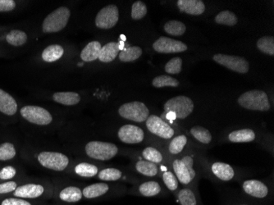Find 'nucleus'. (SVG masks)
I'll return each mask as SVG.
<instances>
[{
  "mask_svg": "<svg viewBox=\"0 0 274 205\" xmlns=\"http://www.w3.org/2000/svg\"><path fill=\"white\" fill-rule=\"evenodd\" d=\"M240 106L253 111H269L271 106L268 94L263 91L253 90L241 94L237 99Z\"/></svg>",
  "mask_w": 274,
  "mask_h": 205,
  "instance_id": "nucleus-1",
  "label": "nucleus"
},
{
  "mask_svg": "<svg viewBox=\"0 0 274 205\" xmlns=\"http://www.w3.org/2000/svg\"><path fill=\"white\" fill-rule=\"evenodd\" d=\"M164 108L167 114H173L174 118L185 119L192 114L195 106L189 97L179 95L169 99Z\"/></svg>",
  "mask_w": 274,
  "mask_h": 205,
  "instance_id": "nucleus-2",
  "label": "nucleus"
},
{
  "mask_svg": "<svg viewBox=\"0 0 274 205\" xmlns=\"http://www.w3.org/2000/svg\"><path fill=\"white\" fill-rule=\"evenodd\" d=\"M71 11L66 7H60L49 14L42 24V30L45 33H55L62 31L68 25L70 18Z\"/></svg>",
  "mask_w": 274,
  "mask_h": 205,
  "instance_id": "nucleus-3",
  "label": "nucleus"
},
{
  "mask_svg": "<svg viewBox=\"0 0 274 205\" xmlns=\"http://www.w3.org/2000/svg\"><path fill=\"white\" fill-rule=\"evenodd\" d=\"M85 150L89 157L100 161L112 159L119 153V149L116 144L97 140L89 142Z\"/></svg>",
  "mask_w": 274,
  "mask_h": 205,
  "instance_id": "nucleus-4",
  "label": "nucleus"
},
{
  "mask_svg": "<svg viewBox=\"0 0 274 205\" xmlns=\"http://www.w3.org/2000/svg\"><path fill=\"white\" fill-rule=\"evenodd\" d=\"M119 114L124 119L136 122H143L149 116V110L142 102L133 101L126 103L120 106Z\"/></svg>",
  "mask_w": 274,
  "mask_h": 205,
  "instance_id": "nucleus-5",
  "label": "nucleus"
},
{
  "mask_svg": "<svg viewBox=\"0 0 274 205\" xmlns=\"http://www.w3.org/2000/svg\"><path fill=\"white\" fill-rule=\"evenodd\" d=\"M20 114L24 119L33 124L46 126L53 121L50 113L42 107L34 105L23 107L21 109Z\"/></svg>",
  "mask_w": 274,
  "mask_h": 205,
  "instance_id": "nucleus-6",
  "label": "nucleus"
},
{
  "mask_svg": "<svg viewBox=\"0 0 274 205\" xmlns=\"http://www.w3.org/2000/svg\"><path fill=\"white\" fill-rule=\"evenodd\" d=\"M193 165L194 160L191 156H184L181 159L174 160L173 163L174 172L181 184L188 185L196 177Z\"/></svg>",
  "mask_w": 274,
  "mask_h": 205,
  "instance_id": "nucleus-7",
  "label": "nucleus"
},
{
  "mask_svg": "<svg viewBox=\"0 0 274 205\" xmlns=\"http://www.w3.org/2000/svg\"><path fill=\"white\" fill-rule=\"evenodd\" d=\"M214 62L238 73L246 74L249 71V64L242 57L218 53L213 57Z\"/></svg>",
  "mask_w": 274,
  "mask_h": 205,
  "instance_id": "nucleus-8",
  "label": "nucleus"
},
{
  "mask_svg": "<svg viewBox=\"0 0 274 205\" xmlns=\"http://www.w3.org/2000/svg\"><path fill=\"white\" fill-rule=\"evenodd\" d=\"M38 161L43 167L61 172L69 164V159L65 155L58 152H41L38 155Z\"/></svg>",
  "mask_w": 274,
  "mask_h": 205,
  "instance_id": "nucleus-9",
  "label": "nucleus"
},
{
  "mask_svg": "<svg viewBox=\"0 0 274 205\" xmlns=\"http://www.w3.org/2000/svg\"><path fill=\"white\" fill-rule=\"evenodd\" d=\"M119 8L116 5L110 4L102 8L96 18V25L100 29L108 30L119 23Z\"/></svg>",
  "mask_w": 274,
  "mask_h": 205,
  "instance_id": "nucleus-10",
  "label": "nucleus"
},
{
  "mask_svg": "<svg viewBox=\"0 0 274 205\" xmlns=\"http://www.w3.org/2000/svg\"><path fill=\"white\" fill-rule=\"evenodd\" d=\"M146 127L152 134L163 139H171L175 134L174 130L161 117L156 115H149L146 121Z\"/></svg>",
  "mask_w": 274,
  "mask_h": 205,
  "instance_id": "nucleus-11",
  "label": "nucleus"
},
{
  "mask_svg": "<svg viewBox=\"0 0 274 205\" xmlns=\"http://www.w3.org/2000/svg\"><path fill=\"white\" fill-rule=\"evenodd\" d=\"M153 48L160 53H181L187 50V46L181 41L161 36L153 44Z\"/></svg>",
  "mask_w": 274,
  "mask_h": 205,
  "instance_id": "nucleus-12",
  "label": "nucleus"
},
{
  "mask_svg": "<svg viewBox=\"0 0 274 205\" xmlns=\"http://www.w3.org/2000/svg\"><path fill=\"white\" fill-rule=\"evenodd\" d=\"M118 136L122 142L126 144H138L143 141L145 133L141 127L134 125H125L119 129Z\"/></svg>",
  "mask_w": 274,
  "mask_h": 205,
  "instance_id": "nucleus-13",
  "label": "nucleus"
},
{
  "mask_svg": "<svg viewBox=\"0 0 274 205\" xmlns=\"http://www.w3.org/2000/svg\"><path fill=\"white\" fill-rule=\"evenodd\" d=\"M177 7L182 13L189 15H201L205 11V5L201 0H178Z\"/></svg>",
  "mask_w": 274,
  "mask_h": 205,
  "instance_id": "nucleus-14",
  "label": "nucleus"
},
{
  "mask_svg": "<svg viewBox=\"0 0 274 205\" xmlns=\"http://www.w3.org/2000/svg\"><path fill=\"white\" fill-rule=\"evenodd\" d=\"M243 189L247 195L254 198L263 199L269 194V189L262 182L257 180L246 181L243 183Z\"/></svg>",
  "mask_w": 274,
  "mask_h": 205,
  "instance_id": "nucleus-15",
  "label": "nucleus"
},
{
  "mask_svg": "<svg viewBox=\"0 0 274 205\" xmlns=\"http://www.w3.org/2000/svg\"><path fill=\"white\" fill-rule=\"evenodd\" d=\"M18 111V104L11 94L0 89V112L3 114L13 116Z\"/></svg>",
  "mask_w": 274,
  "mask_h": 205,
  "instance_id": "nucleus-16",
  "label": "nucleus"
},
{
  "mask_svg": "<svg viewBox=\"0 0 274 205\" xmlns=\"http://www.w3.org/2000/svg\"><path fill=\"white\" fill-rule=\"evenodd\" d=\"M44 190L45 189L42 185L27 184L17 188L14 191V195L16 197L33 199L40 197L43 194Z\"/></svg>",
  "mask_w": 274,
  "mask_h": 205,
  "instance_id": "nucleus-17",
  "label": "nucleus"
},
{
  "mask_svg": "<svg viewBox=\"0 0 274 205\" xmlns=\"http://www.w3.org/2000/svg\"><path fill=\"white\" fill-rule=\"evenodd\" d=\"M120 46L117 42H109L101 48L99 60L102 63H111L119 54Z\"/></svg>",
  "mask_w": 274,
  "mask_h": 205,
  "instance_id": "nucleus-18",
  "label": "nucleus"
},
{
  "mask_svg": "<svg viewBox=\"0 0 274 205\" xmlns=\"http://www.w3.org/2000/svg\"><path fill=\"white\" fill-rule=\"evenodd\" d=\"M211 169L217 178L224 182L231 180L235 176L233 168L230 165L224 162H214V164L212 165Z\"/></svg>",
  "mask_w": 274,
  "mask_h": 205,
  "instance_id": "nucleus-19",
  "label": "nucleus"
},
{
  "mask_svg": "<svg viewBox=\"0 0 274 205\" xmlns=\"http://www.w3.org/2000/svg\"><path fill=\"white\" fill-rule=\"evenodd\" d=\"M53 100L66 106H73L79 104L81 96L75 92H56L53 94Z\"/></svg>",
  "mask_w": 274,
  "mask_h": 205,
  "instance_id": "nucleus-20",
  "label": "nucleus"
},
{
  "mask_svg": "<svg viewBox=\"0 0 274 205\" xmlns=\"http://www.w3.org/2000/svg\"><path fill=\"white\" fill-rule=\"evenodd\" d=\"M101 48L102 46L99 41L90 42L81 52V59L86 63H91L98 59Z\"/></svg>",
  "mask_w": 274,
  "mask_h": 205,
  "instance_id": "nucleus-21",
  "label": "nucleus"
},
{
  "mask_svg": "<svg viewBox=\"0 0 274 205\" xmlns=\"http://www.w3.org/2000/svg\"><path fill=\"white\" fill-rule=\"evenodd\" d=\"M255 133L251 129L237 130L231 132L228 139L232 143H248L255 139Z\"/></svg>",
  "mask_w": 274,
  "mask_h": 205,
  "instance_id": "nucleus-22",
  "label": "nucleus"
},
{
  "mask_svg": "<svg viewBox=\"0 0 274 205\" xmlns=\"http://www.w3.org/2000/svg\"><path fill=\"white\" fill-rule=\"evenodd\" d=\"M64 53V48L59 45H51L42 52V59L46 63L58 61Z\"/></svg>",
  "mask_w": 274,
  "mask_h": 205,
  "instance_id": "nucleus-23",
  "label": "nucleus"
},
{
  "mask_svg": "<svg viewBox=\"0 0 274 205\" xmlns=\"http://www.w3.org/2000/svg\"><path fill=\"white\" fill-rule=\"evenodd\" d=\"M108 190H109V186L106 183H96L93 185L86 186L82 191V195H84L86 199H95L105 195Z\"/></svg>",
  "mask_w": 274,
  "mask_h": 205,
  "instance_id": "nucleus-24",
  "label": "nucleus"
},
{
  "mask_svg": "<svg viewBox=\"0 0 274 205\" xmlns=\"http://www.w3.org/2000/svg\"><path fill=\"white\" fill-rule=\"evenodd\" d=\"M142 55V48L139 46H131L126 49L121 51L119 54L120 61L124 63H131L136 61Z\"/></svg>",
  "mask_w": 274,
  "mask_h": 205,
  "instance_id": "nucleus-25",
  "label": "nucleus"
},
{
  "mask_svg": "<svg viewBox=\"0 0 274 205\" xmlns=\"http://www.w3.org/2000/svg\"><path fill=\"white\" fill-rule=\"evenodd\" d=\"M59 197L63 201L66 202L74 203L78 202L82 198V191L80 188L75 186H69L65 188L61 191Z\"/></svg>",
  "mask_w": 274,
  "mask_h": 205,
  "instance_id": "nucleus-26",
  "label": "nucleus"
},
{
  "mask_svg": "<svg viewBox=\"0 0 274 205\" xmlns=\"http://www.w3.org/2000/svg\"><path fill=\"white\" fill-rule=\"evenodd\" d=\"M136 169L139 173L147 177H154L159 172L158 166L147 160H140L136 162Z\"/></svg>",
  "mask_w": 274,
  "mask_h": 205,
  "instance_id": "nucleus-27",
  "label": "nucleus"
},
{
  "mask_svg": "<svg viewBox=\"0 0 274 205\" xmlns=\"http://www.w3.org/2000/svg\"><path fill=\"white\" fill-rule=\"evenodd\" d=\"M164 31L170 36H181L186 32V26L180 21H169L164 25Z\"/></svg>",
  "mask_w": 274,
  "mask_h": 205,
  "instance_id": "nucleus-28",
  "label": "nucleus"
},
{
  "mask_svg": "<svg viewBox=\"0 0 274 205\" xmlns=\"http://www.w3.org/2000/svg\"><path fill=\"white\" fill-rule=\"evenodd\" d=\"M237 15L229 10L222 11L215 17V23L220 25L233 26L237 25Z\"/></svg>",
  "mask_w": 274,
  "mask_h": 205,
  "instance_id": "nucleus-29",
  "label": "nucleus"
},
{
  "mask_svg": "<svg viewBox=\"0 0 274 205\" xmlns=\"http://www.w3.org/2000/svg\"><path fill=\"white\" fill-rule=\"evenodd\" d=\"M6 41L13 46H22L27 41V36L24 31L13 30L6 36Z\"/></svg>",
  "mask_w": 274,
  "mask_h": 205,
  "instance_id": "nucleus-30",
  "label": "nucleus"
},
{
  "mask_svg": "<svg viewBox=\"0 0 274 205\" xmlns=\"http://www.w3.org/2000/svg\"><path fill=\"white\" fill-rule=\"evenodd\" d=\"M139 191L146 197H152L159 195L161 191V186L156 182H147L140 185Z\"/></svg>",
  "mask_w": 274,
  "mask_h": 205,
  "instance_id": "nucleus-31",
  "label": "nucleus"
},
{
  "mask_svg": "<svg viewBox=\"0 0 274 205\" xmlns=\"http://www.w3.org/2000/svg\"><path fill=\"white\" fill-rule=\"evenodd\" d=\"M75 172L83 178H92L98 173V167L88 162H81L75 166Z\"/></svg>",
  "mask_w": 274,
  "mask_h": 205,
  "instance_id": "nucleus-32",
  "label": "nucleus"
},
{
  "mask_svg": "<svg viewBox=\"0 0 274 205\" xmlns=\"http://www.w3.org/2000/svg\"><path fill=\"white\" fill-rule=\"evenodd\" d=\"M191 134L195 139L203 144H208L211 142L212 135L209 130L200 126H195L191 129Z\"/></svg>",
  "mask_w": 274,
  "mask_h": 205,
  "instance_id": "nucleus-33",
  "label": "nucleus"
},
{
  "mask_svg": "<svg viewBox=\"0 0 274 205\" xmlns=\"http://www.w3.org/2000/svg\"><path fill=\"white\" fill-rule=\"evenodd\" d=\"M155 88H163V87H177L179 86V81L176 79L172 77L171 76L167 75H161V76H156L152 81Z\"/></svg>",
  "mask_w": 274,
  "mask_h": 205,
  "instance_id": "nucleus-34",
  "label": "nucleus"
},
{
  "mask_svg": "<svg viewBox=\"0 0 274 205\" xmlns=\"http://www.w3.org/2000/svg\"><path fill=\"white\" fill-rule=\"evenodd\" d=\"M257 47L262 53L274 55V38L273 36H264L257 41Z\"/></svg>",
  "mask_w": 274,
  "mask_h": 205,
  "instance_id": "nucleus-35",
  "label": "nucleus"
},
{
  "mask_svg": "<svg viewBox=\"0 0 274 205\" xmlns=\"http://www.w3.org/2000/svg\"><path fill=\"white\" fill-rule=\"evenodd\" d=\"M187 143V138L184 135L175 137L169 144V150L172 155H178L182 151Z\"/></svg>",
  "mask_w": 274,
  "mask_h": 205,
  "instance_id": "nucleus-36",
  "label": "nucleus"
},
{
  "mask_svg": "<svg viewBox=\"0 0 274 205\" xmlns=\"http://www.w3.org/2000/svg\"><path fill=\"white\" fill-rule=\"evenodd\" d=\"M178 200L181 205H197V198L192 190L182 189L178 193Z\"/></svg>",
  "mask_w": 274,
  "mask_h": 205,
  "instance_id": "nucleus-37",
  "label": "nucleus"
},
{
  "mask_svg": "<svg viewBox=\"0 0 274 205\" xmlns=\"http://www.w3.org/2000/svg\"><path fill=\"white\" fill-rule=\"evenodd\" d=\"M147 14V7L142 1H136L131 7V18L133 20H141Z\"/></svg>",
  "mask_w": 274,
  "mask_h": 205,
  "instance_id": "nucleus-38",
  "label": "nucleus"
},
{
  "mask_svg": "<svg viewBox=\"0 0 274 205\" xmlns=\"http://www.w3.org/2000/svg\"><path fill=\"white\" fill-rule=\"evenodd\" d=\"M142 156L145 159L153 163H159L163 161V155L155 148L147 147L143 150Z\"/></svg>",
  "mask_w": 274,
  "mask_h": 205,
  "instance_id": "nucleus-39",
  "label": "nucleus"
},
{
  "mask_svg": "<svg viewBox=\"0 0 274 205\" xmlns=\"http://www.w3.org/2000/svg\"><path fill=\"white\" fill-rule=\"evenodd\" d=\"M16 150L14 145L11 143L0 144V161H7L15 157Z\"/></svg>",
  "mask_w": 274,
  "mask_h": 205,
  "instance_id": "nucleus-40",
  "label": "nucleus"
},
{
  "mask_svg": "<svg viewBox=\"0 0 274 205\" xmlns=\"http://www.w3.org/2000/svg\"><path fill=\"white\" fill-rule=\"evenodd\" d=\"M121 171L116 168H105L99 173V178L102 181H117L122 178Z\"/></svg>",
  "mask_w": 274,
  "mask_h": 205,
  "instance_id": "nucleus-41",
  "label": "nucleus"
},
{
  "mask_svg": "<svg viewBox=\"0 0 274 205\" xmlns=\"http://www.w3.org/2000/svg\"><path fill=\"white\" fill-rule=\"evenodd\" d=\"M164 70L167 73L171 74V75L180 73L182 70V59L179 57L172 58L171 60H169L167 63L166 65L164 67Z\"/></svg>",
  "mask_w": 274,
  "mask_h": 205,
  "instance_id": "nucleus-42",
  "label": "nucleus"
},
{
  "mask_svg": "<svg viewBox=\"0 0 274 205\" xmlns=\"http://www.w3.org/2000/svg\"><path fill=\"white\" fill-rule=\"evenodd\" d=\"M163 180L169 190L174 191L178 188V181L173 172H169V171L164 172L163 174Z\"/></svg>",
  "mask_w": 274,
  "mask_h": 205,
  "instance_id": "nucleus-43",
  "label": "nucleus"
},
{
  "mask_svg": "<svg viewBox=\"0 0 274 205\" xmlns=\"http://www.w3.org/2000/svg\"><path fill=\"white\" fill-rule=\"evenodd\" d=\"M16 175V169L12 166H7L0 171V179L1 180H9L14 178Z\"/></svg>",
  "mask_w": 274,
  "mask_h": 205,
  "instance_id": "nucleus-44",
  "label": "nucleus"
},
{
  "mask_svg": "<svg viewBox=\"0 0 274 205\" xmlns=\"http://www.w3.org/2000/svg\"><path fill=\"white\" fill-rule=\"evenodd\" d=\"M16 8L13 0H0V12H10Z\"/></svg>",
  "mask_w": 274,
  "mask_h": 205,
  "instance_id": "nucleus-45",
  "label": "nucleus"
},
{
  "mask_svg": "<svg viewBox=\"0 0 274 205\" xmlns=\"http://www.w3.org/2000/svg\"><path fill=\"white\" fill-rule=\"evenodd\" d=\"M17 189V183L14 182H8L0 184V194H8L13 192Z\"/></svg>",
  "mask_w": 274,
  "mask_h": 205,
  "instance_id": "nucleus-46",
  "label": "nucleus"
},
{
  "mask_svg": "<svg viewBox=\"0 0 274 205\" xmlns=\"http://www.w3.org/2000/svg\"><path fill=\"white\" fill-rule=\"evenodd\" d=\"M1 205H31L30 203L25 200H20V199H14V198H9L3 200Z\"/></svg>",
  "mask_w": 274,
  "mask_h": 205,
  "instance_id": "nucleus-47",
  "label": "nucleus"
},
{
  "mask_svg": "<svg viewBox=\"0 0 274 205\" xmlns=\"http://www.w3.org/2000/svg\"></svg>",
  "mask_w": 274,
  "mask_h": 205,
  "instance_id": "nucleus-48",
  "label": "nucleus"
}]
</instances>
